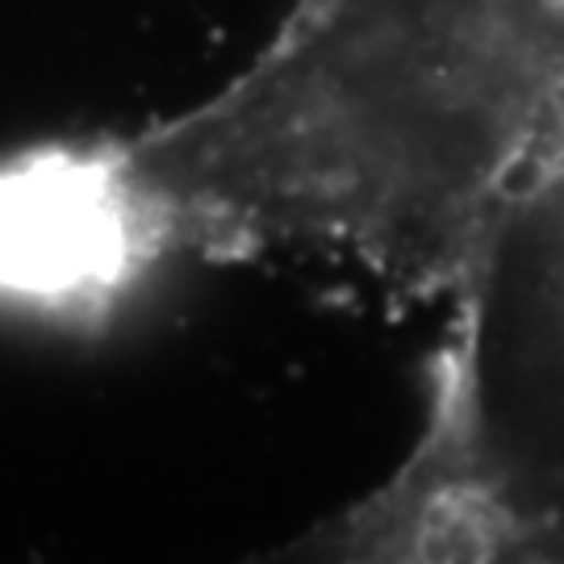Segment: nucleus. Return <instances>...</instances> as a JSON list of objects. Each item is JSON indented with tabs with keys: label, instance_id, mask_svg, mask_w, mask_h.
Masks as SVG:
<instances>
[{
	"label": "nucleus",
	"instance_id": "nucleus-1",
	"mask_svg": "<svg viewBox=\"0 0 564 564\" xmlns=\"http://www.w3.org/2000/svg\"><path fill=\"white\" fill-rule=\"evenodd\" d=\"M101 147L0 163V293L72 302L142 268Z\"/></svg>",
	"mask_w": 564,
	"mask_h": 564
}]
</instances>
